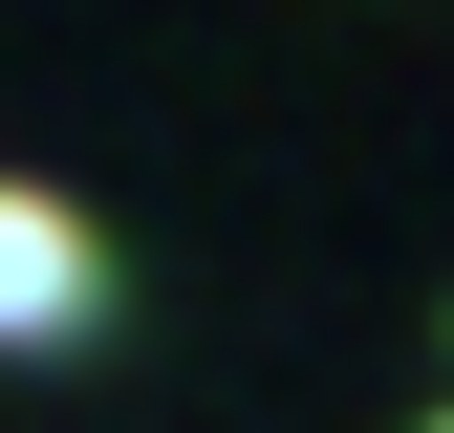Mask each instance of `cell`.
Masks as SVG:
<instances>
[{
    "label": "cell",
    "mask_w": 454,
    "mask_h": 433,
    "mask_svg": "<svg viewBox=\"0 0 454 433\" xmlns=\"http://www.w3.org/2000/svg\"><path fill=\"white\" fill-rule=\"evenodd\" d=\"M87 325H108V239L43 174H0V347H87Z\"/></svg>",
    "instance_id": "obj_1"
},
{
    "label": "cell",
    "mask_w": 454,
    "mask_h": 433,
    "mask_svg": "<svg viewBox=\"0 0 454 433\" xmlns=\"http://www.w3.org/2000/svg\"><path fill=\"white\" fill-rule=\"evenodd\" d=\"M433 433H454V412H433Z\"/></svg>",
    "instance_id": "obj_2"
}]
</instances>
